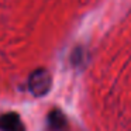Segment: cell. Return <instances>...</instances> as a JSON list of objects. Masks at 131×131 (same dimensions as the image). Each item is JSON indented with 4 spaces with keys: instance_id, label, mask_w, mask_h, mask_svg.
<instances>
[{
    "instance_id": "cell-3",
    "label": "cell",
    "mask_w": 131,
    "mask_h": 131,
    "mask_svg": "<svg viewBox=\"0 0 131 131\" xmlns=\"http://www.w3.org/2000/svg\"><path fill=\"white\" fill-rule=\"evenodd\" d=\"M48 123H49L51 130H54V131L65 130V127H66V118L59 110H52L48 114Z\"/></svg>"
},
{
    "instance_id": "cell-1",
    "label": "cell",
    "mask_w": 131,
    "mask_h": 131,
    "mask_svg": "<svg viewBox=\"0 0 131 131\" xmlns=\"http://www.w3.org/2000/svg\"><path fill=\"white\" fill-rule=\"evenodd\" d=\"M52 85V78L47 69H37L28 79V89L34 96L41 97L49 92Z\"/></svg>"
},
{
    "instance_id": "cell-2",
    "label": "cell",
    "mask_w": 131,
    "mask_h": 131,
    "mask_svg": "<svg viewBox=\"0 0 131 131\" xmlns=\"http://www.w3.org/2000/svg\"><path fill=\"white\" fill-rule=\"evenodd\" d=\"M0 130L2 131H26L24 123L17 113H6L0 116Z\"/></svg>"
}]
</instances>
